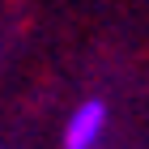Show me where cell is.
<instances>
[{
	"label": "cell",
	"mask_w": 149,
	"mask_h": 149,
	"mask_svg": "<svg viewBox=\"0 0 149 149\" xmlns=\"http://www.w3.org/2000/svg\"><path fill=\"white\" fill-rule=\"evenodd\" d=\"M102 128H107V102H98V98L81 102L77 111L68 115L64 149H94L98 141H102Z\"/></svg>",
	"instance_id": "6da1fadb"
}]
</instances>
